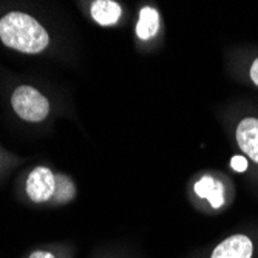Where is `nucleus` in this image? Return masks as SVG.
Instances as JSON below:
<instances>
[{"label":"nucleus","instance_id":"obj_8","mask_svg":"<svg viewBox=\"0 0 258 258\" xmlns=\"http://www.w3.org/2000/svg\"><path fill=\"white\" fill-rule=\"evenodd\" d=\"M159 30V14L152 7H144L139 11V20L136 25V36L143 40H149L156 36Z\"/></svg>","mask_w":258,"mask_h":258},{"label":"nucleus","instance_id":"obj_4","mask_svg":"<svg viewBox=\"0 0 258 258\" xmlns=\"http://www.w3.org/2000/svg\"><path fill=\"white\" fill-rule=\"evenodd\" d=\"M237 146L244 153L246 159H250L258 166V118L246 116L235 127Z\"/></svg>","mask_w":258,"mask_h":258},{"label":"nucleus","instance_id":"obj_7","mask_svg":"<svg viewBox=\"0 0 258 258\" xmlns=\"http://www.w3.org/2000/svg\"><path fill=\"white\" fill-rule=\"evenodd\" d=\"M121 7L111 0H98L91 5V17L102 27L114 25L121 17Z\"/></svg>","mask_w":258,"mask_h":258},{"label":"nucleus","instance_id":"obj_10","mask_svg":"<svg viewBox=\"0 0 258 258\" xmlns=\"http://www.w3.org/2000/svg\"><path fill=\"white\" fill-rule=\"evenodd\" d=\"M230 167L235 170V172H246L247 167H249V162L247 159L243 156V155H235L232 159H230Z\"/></svg>","mask_w":258,"mask_h":258},{"label":"nucleus","instance_id":"obj_3","mask_svg":"<svg viewBox=\"0 0 258 258\" xmlns=\"http://www.w3.org/2000/svg\"><path fill=\"white\" fill-rule=\"evenodd\" d=\"M56 190V176L48 167H36L27 179V195L34 203H43L53 198Z\"/></svg>","mask_w":258,"mask_h":258},{"label":"nucleus","instance_id":"obj_1","mask_svg":"<svg viewBox=\"0 0 258 258\" xmlns=\"http://www.w3.org/2000/svg\"><path fill=\"white\" fill-rule=\"evenodd\" d=\"M0 40L13 50L36 54L48 46L50 36L34 17L13 11L0 19Z\"/></svg>","mask_w":258,"mask_h":258},{"label":"nucleus","instance_id":"obj_2","mask_svg":"<svg viewBox=\"0 0 258 258\" xmlns=\"http://www.w3.org/2000/svg\"><path fill=\"white\" fill-rule=\"evenodd\" d=\"M11 104L22 119L40 122L50 113V102L40 91L30 85H20L14 90Z\"/></svg>","mask_w":258,"mask_h":258},{"label":"nucleus","instance_id":"obj_6","mask_svg":"<svg viewBox=\"0 0 258 258\" xmlns=\"http://www.w3.org/2000/svg\"><path fill=\"white\" fill-rule=\"evenodd\" d=\"M194 190L200 200L207 201L214 210H220L226 204V185L220 178L204 175L195 182Z\"/></svg>","mask_w":258,"mask_h":258},{"label":"nucleus","instance_id":"obj_11","mask_svg":"<svg viewBox=\"0 0 258 258\" xmlns=\"http://www.w3.org/2000/svg\"><path fill=\"white\" fill-rule=\"evenodd\" d=\"M247 78L255 87H258V56L250 62V65L247 68Z\"/></svg>","mask_w":258,"mask_h":258},{"label":"nucleus","instance_id":"obj_12","mask_svg":"<svg viewBox=\"0 0 258 258\" xmlns=\"http://www.w3.org/2000/svg\"><path fill=\"white\" fill-rule=\"evenodd\" d=\"M28 258H56L54 253L48 252V250H34Z\"/></svg>","mask_w":258,"mask_h":258},{"label":"nucleus","instance_id":"obj_9","mask_svg":"<svg viewBox=\"0 0 258 258\" xmlns=\"http://www.w3.org/2000/svg\"><path fill=\"white\" fill-rule=\"evenodd\" d=\"M76 195V189L73 181L65 175L56 176V190L53 195V200L56 203H68L72 201Z\"/></svg>","mask_w":258,"mask_h":258},{"label":"nucleus","instance_id":"obj_5","mask_svg":"<svg viewBox=\"0 0 258 258\" xmlns=\"http://www.w3.org/2000/svg\"><path fill=\"white\" fill-rule=\"evenodd\" d=\"M253 240L246 233H233L220 241L209 258H253Z\"/></svg>","mask_w":258,"mask_h":258}]
</instances>
